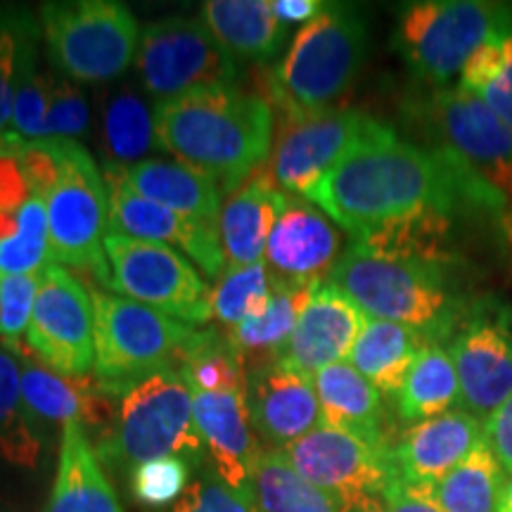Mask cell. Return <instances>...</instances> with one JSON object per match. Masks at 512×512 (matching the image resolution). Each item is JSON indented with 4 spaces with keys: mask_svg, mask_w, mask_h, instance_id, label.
<instances>
[{
    "mask_svg": "<svg viewBox=\"0 0 512 512\" xmlns=\"http://www.w3.org/2000/svg\"><path fill=\"white\" fill-rule=\"evenodd\" d=\"M304 200L351 238L415 211L479 209L470 185L446 159L399 138L392 126L344 157Z\"/></svg>",
    "mask_w": 512,
    "mask_h": 512,
    "instance_id": "obj_1",
    "label": "cell"
},
{
    "mask_svg": "<svg viewBox=\"0 0 512 512\" xmlns=\"http://www.w3.org/2000/svg\"><path fill=\"white\" fill-rule=\"evenodd\" d=\"M152 117L157 145L223 192L238 190L271 152L273 107L235 86L157 102Z\"/></svg>",
    "mask_w": 512,
    "mask_h": 512,
    "instance_id": "obj_2",
    "label": "cell"
},
{
    "mask_svg": "<svg viewBox=\"0 0 512 512\" xmlns=\"http://www.w3.org/2000/svg\"><path fill=\"white\" fill-rule=\"evenodd\" d=\"M408 119L470 185L479 209H512V128L460 86L430 88L406 105Z\"/></svg>",
    "mask_w": 512,
    "mask_h": 512,
    "instance_id": "obj_3",
    "label": "cell"
},
{
    "mask_svg": "<svg viewBox=\"0 0 512 512\" xmlns=\"http://www.w3.org/2000/svg\"><path fill=\"white\" fill-rule=\"evenodd\" d=\"M368 318L401 323L448 342L470 304L453 290L451 271L415 261L384 259L349 247L328 275Z\"/></svg>",
    "mask_w": 512,
    "mask_h": 512,
    "instance_id": "obj_4",
    "label": "cell"
},
{
    "mask_svg": "<svg viewBox=\"0 0 512 512\" xmlns=\"http://www.w3.org/2000/svg\"><path fill=\"white\" fill-rule=\"evenodd\" d=\"M112 425L98 434L95 456L117 477L159 458H183L202 470L207 448L197 432L192 389L176 370L147 375L117 399Z\"/></svg>",
    "mask_w": 512,
    "mask_h": 512,
    "instance_id": "obj_5",
    "label": "cell"
},
{
    "mask_svg": "<svg viewBox=\"0 0 512 512\" xmlns=\"http://www.w3.org/2000/svg\"><path fill=\"white\" fill-rule=\"evenodd\" d=\"M366 48L363 12L347 3H325L320 15L299 29L287 55L268 76L271 100L285 119L335 110L366 60Z\"/></svg>",
    "mask_w": 512,
    "mask_h": 512,
    "instance_id": "obj_6",
    "label": "cell"
},
{
    "mask_svg": "<svg viewBox=\"0 0 512 512\" xmlns=\"http://www.w3.org/2000/svg\"><path fill=\"white\" fill-rule=\"evenodd\" d=\"M93 302L95 363L93 377L110 399H119L133 384L162 370L181 368L195 325L162 311L107 294L88 283Z\"/></svg>",
    "mask_w": 512,
    "mask_h": 512,
    "instance_id": "obj_7",
    "label": "cell"
},
{
    "mask_svg": "<svg viewBox=\"0 0 512 512\" xmlns=\"http://www.w3.org/2000/svg\"><path fill=\"white\" fill-rule=\"evenodd\" d=\"M512 31V8L489 0H425L399 12L394 48L430 88L460 79L479 50Z\"/></svg>",
    "mask_w": 512,
    "mask_h": 512,
    "instance_id": "obj_8",
    "label": "cell"
},
{
    "mask_svg": "<svg viewBox=\"0 0 512 512\" xmlns=\"http://www.w3.org/2000/svg\"><path fill=\"white\" fill-rule=\"evenodd\" d=\"M60 178L46 195L50 261L93 275L110 290L112 268L105 254L110 197L105 176L76 140H53Z\"/></svg>",
    "mask_w": 512,
    "mask_h": 512,
    "instance_id": "obj_9",
    "label": "cell"
},
{
    "mask_svg": "<svg viewBox=\"0 0 512 512\" xmlns=\"http://www.w3.org/2000/svg\"><path fill=\"white\" fill-rule=\"evenodd\" d=\"M41 29L55 67L83 83L117 79L136 57L140 43L133 12L112 0L43 3Z\"/></svg>",
    "mask_w": 512,
    "mask_h": 512,
    "instance_id": "obj_10",
    "label": "cell"
},
{
    "mask_svg": "<svg viewBox=\"0 0 512 512\" xmlns=\"http://www.w3.org/2000/svg\"><path fill=\"white\" fill-rule=\"evenodd\" d=\"M136 69L145 91L157 102L233 88L240 74L238 57L211 36L202 19L192 17L147 24L138 43Z\"/></svg>",
    "mask_w": 512,
    "mask_h": 512,
    "instance_id": "obj_11",
    "label": "cell"
},
{
    "mask_svg": "<svg viewBox=\"0 0 512 512\" xmlns=\"http://www.w3.org/2000/svg\"><path fill=\"white\" fill-rule=\"evenodd\" d=\"M105 254L112 268L110 290L188 325L211 318L209 285L181 252L107 233Z\"/></svg>",
    "mask_w": 512,
    "mask_h": 512,
    "instance_id": "obj_12",
    "label": "cell"
},
{
    "mask_svg": "<svg viewBox=\"0 0 512 512\" xmlns=\"http://www.w3.org/2000/svg\"><path fill=\"white\" fill-rule=\"evenodd\" d=\"M93 302L88 287L79 275L48 261L41 268V283L27 344H12L10 351H24L36 363L53 370L57 375L83 377L91 375L95 363L93 339Z\"/></svg>",
    "mask_w": 512,
    "mask_h": 512,
    "instance_id": "obj_13",
    "label": "cell"
},
{
    "mask_svg": "<svg viewBox=\"0 0 512 512\" xmlns=\"http://www.w3.org/2000/svg\"><path fill=\"white\" fill-rule=\"evenodd\" d=\"M460 380V408L486 420L512 394V306L470 299L448 339Z\"/></svg>",
    "mask_w": 512,
    "mask_h": 512,
    "instance_id": "obj_14",
    "label": "cell"
},
{
    "mask_svg": "<svg viewBox=\"0 0 512 512\" xmlns=\"http://www.w3.org/2000/svg\"><path fill=\"white\" fill-rule=\"evenodd\" d=\"M387 128L389 124L356 110L285 119L268 169L280 190L306 197L344 157Z\"/></svg>",
    "mask_w": 512,
    "mask_h": 512,
    "instance_id": "obj_15",
    "label": "cell"
},
{
    "mask_svg": "<svg viewBox=\"0 0 512 512\" xmlns=\"http://www.w3.org/2000/svg\"><path fill=\"white\" fill-rule=\"evenodd\" d=\"M294 470L347 503L384 501L396 479L392 448H375L347 432L320 425L285 448Z\"/></svg>",
    "mask_w": 512,
    "mask_h": 512,
    "instance_id": "obj_16",
    "label": "cell"
},
{
    "mask_svg": "<svg viewBox=\"0 0 512 512\" xmlns=\"http://www.w3.org/2000/svg\"><path fill=\"white\" fill-rule=\"evenodd\" d=\"M105 183L107 197H110V230L107 233L181 249L195 264L202 266L207 278H216L223 271L226 254H223L219 228L185 219L162 204L138 195L121 176L117 164H107Z\"/></svg>",
    "mask_w": 512,
    "mask_h": 512,
    "instance_id": "obj_17",
    "label": "cell"
},
{
    "mask_svg": "<svg viewBox=\"0 0 512 512\" xmlns=\"http://www.w3.org/2000/svg\"><path fill=\"white\" fill-rule=\"evenodd\" d=\"M339 247L335 223L316 204L287 195L264 254L271 285H323L339 261Z\"/></svg>",
    "mask_w": 512,
    "mask_h": 512,
    "instance_id": "obj_18",
    "label": "cell"
},
{
    "mask_svg": "<svg viewBox=\"0 0 512 512\" xmlns=\"http://www.w3.org/2000/svg\"><path fill=\"white\" fill-rule=\"evenodd\" d=\"M366 320V313L347 294L335 285L323 283L313 292L290 342L275 363L309 377H316L320 370L335 363H349Z\"/></svg>",
    "mask_w": 512,
    "mask_h": 512,
    "instance_id": "obj_19",
    "label": "cell"
},
{
    "mask_svg": "<svg viewBox=\"0 0 512 512\" xmlns=\"http://www.w3.org/2000/svg\"><path fill=\"white\" fill-rule=\"evenodd\" d=\"M247 406L254 432L273 451H285L323 422L313 377L283 363H261L249 373Z\"/></svg>",
    "mask_w": 512,
    "mask_h": 512,
    "instance_id": "obj_20",
    "label": "cell"
},
{
    "mask_svg": "<svg viewBox=\"0 0 512 512\" xmlns=\"http://www.w3.org/2000/svg\"><path fill=\"white\" fill-rule=\"evenodd\" d=\"M482 441L484 420L463 408L415 422L392 446L396 477L413 486L437 484Z\"/></svg>",
    "mask_w": 512,
    "mask_h": 512,
    "instance_id": "obj_21",
    "label": "cell"
},
{
    "mask_svg": "<svg viewBox=\"0 0 512 512\" xmlns=\"http://www.w3.org/2000/svg\"><path fill=\"white\" fill-rule=\"evenodd\" d=\"M197 432L211 470L233 491L252 494V472L261 448L249 418L247 392H192Z\"/></svg>",
    "mask_w": 512,
    "mask_h": 512,
    "instance_id": "obj_22",
    "label": "cell"
},
{
    "mask_svg": "<svg viewBox=\"0 0 512 512\" xmlns=\"http://www.w3.org/2000/svg\"><path fill=\"white\" fill-rule=\"evenodd\" d=\"M22 363V399L36 425L95 427L98 434L112 425L114 399H110L95 382L93 375L67 377L36 363L24 351H12Z\"/></svg>",
    "mask_w": 512,
    "mask_h": 512,
    "instance_id": "obj_23",
    "label": "cell"
},
{
    "mask_svg": "<svg viewBox=\"0 0 512 512\" xmlns=\"http://www.w3.org/2000/svg\"><path fill=\"white\" fill-rule=\"evenodd\" d=\"M287 195L273 181L271 169H259L230 192L219 216V235L226 264L230 268L252 266L264 261L268 238L285 209Z\"/></svg>",
    "mask_w": 512,
    "mask_h": 512,
    "instance_id": "obj_24",
    "label": "cell"
},
{
    "mask_svg": "<svg viewBox=\"0 0 512 512\" xmlns=\"http://www.w3.org/2000/svg\"><path fill=\"white\" fill-rule=\"evenodd\" d=\"M320 425L347 432L375 448H392L384 427L382 394L351 363H335L313 377Z\"/></svg>",
    "mask_w": 512,
    "mask_h": 512,
    "instance_id": "obj_25",
    "label": "cell"
},
{
    "mask_svg": "<svg viewBox=\"0 0 512 512\" xmlns=\"http://www.w3.org/2000/svg\"><path fill=\"white\" fill-rule=\"evenodd\" d=\"M453 216L456 214L439 209L415 211L356 235L351 247L384 259L415 261L451 271L458 261L453 249Z\"/></svg>",
    "mask_w": 512,
    "mask_h": 512,
    "instance_id": "obj_26",
    "label": "cell"
},
{
    "mask_svg": "<svg viewBox=\"0 0 512 512\" xmlns=\"http://www.w3.org/2000/svg\"><path fill=\"white\" fill-rule=\"evenodd\" d=\"M119 169L138 195L162 204L185 219L219 228L223 190L209 176L183 162H164V159H143Z\"/></svg>",
    "mask_w": 512,
    "mask_h": 512,
    "instance_id": "obj_27",
    "label": "cell"
},
{
    "mask_svg": "<svg viewBox=\"0 0 512 512\" xmlns=\"http://www.w3.org/2000/svg\"><path fill=\"white\" fill-rule=\"evenodd\" d=\"M48 512H124L88 441L86 427L67 425L62 430Z\"/></svg>",
    "mask_w": 512,
    "mask_h": 512,
    "instance_id": "obj_28",
    "label": "cell"
},
{
    "mask_svg": "<svg viewBox=\"0 0 512 512\" xmlns=\"http://www.w3.org/2000/svg\"><path fill=\"white\" fill-rule=\"evenodd\" d=\"M252 496L256 512H384V501L347 503L311 484L294 470L283 451L264 448L254 463Z\"/></svg>",
    "mask_w": 512,
    "mask_h": 512,
    "instance_id": "obj_29",
    "label": "cell"
},
{
    "mask_svg": "<svg viewBox=\"0 0 512 512\" xmlns=\"http://www.w3.org/2000/svg\"><path fill=\"white\" fill-rule=\"evenodd\" d=\"M430 342L432 339L425 332L408 328V325L368 318L366 328L351 351L349 363L377 392L394 399L415 358Z\"/></svg>",
    "mask_w": 512,
    "mask_h": 512,
    "instance_id": "obj_30",
    "label": "cell"
},
{
    "mask_svg": "<svg viewBox=\"0 0 512 512\" xmlns=\"http://www.w3.org/2000/svg\"><path fill=\"white\" fill-rule=\"evenodd\" d=\"M200 19L230 55L245 60L273 57L287 34L268 0H209Z\"/></svg>",
    "mask_w": 512,
    "mask_h": 512,
    "instance_id": "obj_31",
    "label": "cell"
},
{
    "mask_svg": "<svg viewBox=\"0 0 512 512\" xmlns=\"http://www.w3.org/2000/svg\"><path fill=\"white\" fill-rule=\"evenodd\" d=\"M43 448V430L22 399V363L8 347H0V477L38 470Z\"/></svg>",
    "mask_w": 512,
    "mask_h": 512,
    "instance_id": "obj_32",
    "label": "cell"
},
{
    "mask_svg": "<svg viewBox=\"0 0 512 512\" xmlns=\"http://www.w3.org/2000/svg\"><path fill=\"white\" fill-rule=\"evenodd\" d=\"M394 401L399 418L413 425L460 408L458 370L444 342H430L420 351Z\"/></svg>",
    "mask_w": 512,
    "mask_h": 512,
    "instance_id": "obj_33",
    "label": "cell"
},
{
    "mask_svg": "<svg viewBox=\"0 0 512 512\" xmlns=\"http://www.w3.org/2000/svg\"><path fill=\"white\" fill-rule=\"evenodd\" d=\"M273 297L264 316L245 320V323L233 325L228 330L230 342L245 358H266V363L278 361L280 351L290 342L294 328H297L299 316H302L306 304L311 302L313 292L320 285H271Z\"/></svg>",
    "mask_w": 512,
    "mask_h": 512,
    "instance_id": "obj_34",
    "label": "cell"
},
{
    "mask_svg": "<svg viewBox=\"0 0 512 512\" xmlns=\"http://www.w3.org/2000/svg\"><path fill=\"white\" fill-rule=\"evenodd\" d=\"M505 472L486 439L456 470L425 486L441 512H496Z\"/></svg>",
    "mask_w": 512,
    "mask_h": 512,
    "instance_id": "obj_35",
    "label": "cell"
},
{
    "mask_svg": "<svg viewBox=\"0 0 512 512\" xmlns=\"http://www.w3.org/2000/svg\"><path fill=\"white\" fill-rule=\"evenodd\" d=\"M178 373L192 392H247L245 358L233 347L228 332L195 330Z\"/></svg>",
    "mask_w": 512,
    "mask_h": 512,
    "instance_id": "obj_36",
    "label": "cell"
},
{
    "mask_svg": "<svg viewBox=\"0 0 512 512\" xmlns=\"http://www.w3.org/2000/svg\"><path fill=\"white\" fill-rule=\"evenodd\" d=\"M102 136H105L110 164L133 166L143 162L155 147V117L133 91H117L102 110Z\"/></svg>",
    "mask_w": 512,
    "mask_h": 512,
    "instance_id": "obj_37",
    "label": "cell"
},
{
    "mask_svg": "<svg viewBox=\"0 0 512 512\" xmlns=\"http://www.w3.org/2000/svg\"><path fill=\"white\" fill-rule=\"evenodd\" d=\"M460 88L472 93L512 128V31L494 38L460 74Z\"/></svg>",
    "mask_w": 512,
    "mask_h": 512,
    "instance_id": "obj_38",
    "label": "cell"
},
{
    "mask_svg": "<svg viewBox=\"0 0 512 512\" xmlns=\"http://www.w3.org/2000/svg\"><path fill=\"white\" fill-rule=\"evenodd\" d=\"M38 29L27 10L0 5V133L12 117L19 79L36 62Z\"/></svg>",
    "mask_w": 512,
    "mask_h": 512,
    "instance_id": "obj_39",
    "label": "cell"
},
{
    "mask_svg": "<svg viewBox=\"0 0 512 512\" xmlns=\"http://www.w3.org/2000/svg\"><path fill=\"white\" fill-rule=\"evenodd\" d=\"M273 287L266 261L252 266L228 268L221 283L211 290V318L233 325L264 316L271 304Z\"/></svg>",
    "mask_w": 512,
    "mask_h": 512,
    "instance_id": "obj_40",
    "label": "cell"
},
{
    "mask_svg": "<svg viewBox=\"0 0 512 512\" xmlns=\"http://www.w3.org/2000/svg\"><path fill=\"white\" fill-rule=\"evenodd\" d=\"M50 261L46 197L31 195L17 211V235L0 242V275L41 273Z\"/></svg>",
    "mask_w": 512,
    "mask_h": 512,
    "instance_id": "obj_41",
    "label": "cell"
},
{
    "mask_svg": "<svg viewBox=\"0 0 512 512\" xmlns=\"http://www.w3.org/2000/svg\"><path fill=\"white\" fill-rule=\"evenodd\" d=\"M195 470L188 460L183 458H159L140 465L128 477L131 482V494L145 508H166L176 505L190 486V472Z\"/></svg>",
    "mask_w": 512,
    "mask_h": 512,
    "instance_id": "obj_42",
    "label": "cell"
},
{
    "mask_svg": "<svg viewBox=\"0 0 512 512\" xmlns=\"http://www.w3.org/2000/svg\"><path fill=\"white\" fill-rule=\"evenodd\" d=\"M53 76L36 72V62L29 64L19 79L15 102H12V131L24 140L46 138V117L50 105Z\"/></svg>",
    "mask_w": 512,
    "mask_h": 512,
    "instance_id": "obj_43",
    "label": "cell"
},
{
    "mask_svg": "<svg viewBox=\"0 0 512 512\" xmlns=\"http://www.w3.org/2000/svg\"><path fill=\"white\" fill-rule=\"evenodd\" d=\"M41 273L0 275V337L5 344H19L27 335L31 313H34Z\"/></svg>",
    "mask_w": 512,
    "mask_h": 512,
    "instance_id": "obj_44",
    "label": "cell"
},
{
    "mask_svg": "<svg viewBox=\"0 0 512 512\" xmlns=\"http://www.w3.org/2000/svg\"><path fill=\"white\" fill-rule=\"evenodd\" d=\"M88 126H91V112L79 86L69 79L53 76L43 140H76L88 131Z\"/></svg>",
    "mask_w": 512,
    "mask_h": 512,
    "instance_id": "obj_45",
    "label": "cell"
},
{
    "mask_svg": "<svg viewBox=\"0 0 512 512\" xmlns=\"http://www.w3.org/2000/svg\"><path fill=\"white\" fill-rule=\"evenodd\" d=\"M169 512H256V505L252 494L233 491L204 465L202 475L192 479L188 491Z\"/></svg>",
    "mask_w": 512,
    "mask_h": 512,
    "instance_id": "obj_46",
    "label": "cell"
},
{
    "mask_svg": "<svg viewBox=\"0 0 512 512\" xmlns=\"http://www.w3.org/2000/svg\"><path fill=\"white\" fill-rule=\"evenodd\" d=\"M484 439L501 463L505 475H512V394L484 420Z\"/></svg>",
    "mask_w": 512,
    "mask_h": 512,
    "instance_id": "obj_47",
    "label": "cell"
},
{
    "mask_svg": "<svg viewBox=\"0 0 512 512\" xmlns=\"http://www.w3.org/2000/svg\"><path fill=\"white\" fill-rule=\"evenodd\" d=\"M29 197V183L17 157H0V211L3 214H10L12 209L19 211Z\"/></svg>",
    "mask_w": 512,
    "mask_h": 512,
    "instance_id": "obj_48",
    "label": "cell"
},
{
    "mask_svg": "<svg viewBox=\"0 0 512 512\" xmlns=\"http://www.w3.org/2000/svg\"><path fill=\"white\" fill-rule=\"evenodd\" d=\"M384 512H441L425 486L403 484L401 479L389 486L384 494Z\"/></svg>",
    "mask_w": 512,
    "mask_h": 512,
    "instance_id": "obj_49",
    "label": "cell"
},
{
    "mask_svg": "<svg viewBox=\"0 0 512 512\" xmlns=\"http://www.w3.org/2000/svg\"><path fill=\"white\" fill-rule=\"evenodd\" d=\"M273 12L280 22L285 24H299L306 22L309 24L311 19H316L320 15V10L325 8V3L320 0H273Z\"/></svg>",
    "mask_w": 512,
    "mask_h": 512,
    "instance_id": "obj_50",
    "label": "cell"
},
{
    "mask_svg": "<svg viewBox=\"0 0 512 512\" xmlns=\"http://www.w3.org/2000/svg\"><path fill=\"white\" fill-rule=\"evenodd\" d=\"M501 238L505 242V254H508L510 271H512V209L501 216Z\"/></svg>",
    "mask_w": 512,
    "mask_h": 512,
    "instance_id": "obj_51",
    "label": "cell"
},
{
    "mask_svg": "<svg viewBox=\"0 0 512 512\" xmlns=\"http://www.w3.org/2000/svg\"><path fill=\"white\" fill-rule=\"evenodd\" d=\"M496 512H512V475L505 479V484H503V489H501V496H498Z\"/></svg>",
    "mask_w": 512,
    "mask_h": 512,
    "instance_id": "obj_52",
    "label": "cell"
},
{
    "mask_svg": "<svg viewBox=\"0 0 512 512\" xmlns=\"http://www.w3.org/2000/svg\"><path fill=\"white\" fill-rule=\"evenodd\" d=\"M12 155V136L10 133H0V157Z\"/></svg>",
    "mask_w": 512,
    "mask_h": 512,
    "instance_id": "obj_53",
    "label": "cell"
}]
</instances>
